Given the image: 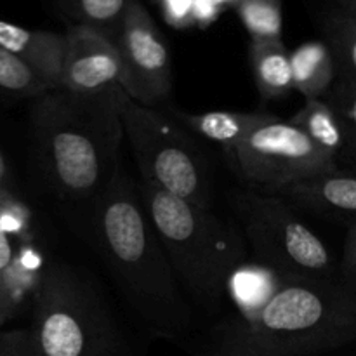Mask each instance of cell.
Wrapping results in <instances>:
<instances>
[{
	"mask_svg": "<svg viewBox=\"0 0 356 356\" xmlns=\"http://www.w3.org/2000/svg\"><path fill=\"white\" fill-rule=\"evenodd\" d=\"M353 341V291L336 278H287L261 309L221 320L200 356H315Z\"/></svg>",
	"mask_w": 356,
	"mask_h": 356,
	"instance_id": "cell-1",
	"label": "cell"
},
{
	"mask_svg": "<svg viewBox=\"0 0 356 356\" xmlns=\"http://www.w3.org/2000/svg\"><path fill=\"white\" fill-rule=\"evenodd\" d=\"M92 232L115 280L149 329L170 339L183 336L191 309L138 186L124 170L94 202Z\"/></svg>",
	"mask_w": 356,
	"mask_h": 356,
	"instance_id": "cell-2",
	"label": "cell"
},
{
	"mask_svg": "<svg viewBox=\"0 0 356 356\" xmlns=\"http://www.w3.org/2000/svg\"><path fill=\"white\" fill-rule=\"evenodd\" d=\"M122 87L89 96L51 89L35 101V145L61 197L94 204L122 170Z\"/></svg>",
	"mask_w": 356,
	"mask_h": 356,
	"instance_id": "cell-3",
	"label": "cell"
},
{
	"mask_svg": "<svg viewBox=\"0 0 356 356\" xmlns=\"http://www.w3.org/2000/svg\"><path fill=\"white\" fill-rule=\"evenodd\" d=\"M146 212L181 284L197 301L216 305L228 296L229 278L249 261L245 236L209 207L183 200L143 181Z\"/></svg>",
	"mask_w": 356,
	"mask_h": 356,
	"instance_id": "cell-4",
	"label": "cell"
},
{
	"mask_svg": "<svg viewBox=\"0 0 356 356\" xmlns=\"http://www.w3.org/2000/svg\"><path fill=\"white\" fill-rule=\"evenodd\" d=\"M37 356H132L110 308L75 268H45L28 329Z\"/></svg>",
	"mask_w": 356,
	"mask_h": 356,
	"instance_id": "cell-5",
	"label": "cell"
},
{
	"mask_svg": "<svg viewBox=\"0 0 356 356\" xmlns=\"http://www.w3.org/2000/svg\"><path fill=\"white\" fill-rule=\"evenodd\" d=\"M120 117L143 181L211 209L212 167L183 125L156 108L136 103L125 92L120 96Z\"/></svg>",
	"mask_w": 356,
	"mask_h": 356,
	"instance_id": "cell-6",
	"label": "cell"
},
{
	"mask_svg": "<svg viewBox=\"0 0 356 356\" xmlns=\"http://www.w3.org/2000/svg\"><path fill=\"white\" fill-rule=\"evenodd\" d=\"M229 198L257 263L285 278H334L332 254L291 202L254 190L233 191Z\"/></svg>",
	"mask_w": 356,
	"mask_h": 356,
	"instance_id": "cell-7",
	"label": "cell"
},
{
	"mask_svg": "<svg viewBox=\"0 0 356 356\" xmlns=\"http://www.w3.org/2000/svg\"><path fill=\"white\" fill-rule=\"evenodd\" d=\"M226 153L250 190L268 195H280L292 184L339 170L336 162L284 118L259 127Z\"/></svg>",
	"mask_w": 356,
	"mask_h": 356,
	"instance_id": "cell-8",
	"label": "cell"
},
{
	"mask_svg": "<svg viewBox=\"0 0 356 356\" xmlns=\"http://www.w3.org/2000/svg\"><path fill=\"white\" fill-rule=\"evenodd\" d=\"M113 40L120 52L124 92L159 110L172 96V61L165 37L141 0H131Z\"/></svg>",
	"mask_w": 356,
	"mask_h": 356,
	"instance_id": "cell-9",
	"label": "cell"
},
{
	"mask_svg": "<svg viewBox=\"0 0 356 356\" xmlns=\"http://www.w3.org/2000/svg\"><path fill=\"white\" fill-rule=\"evenodd\" d=\"M58 89L101 94L122 87V59L110 35L87 26H68Z\"/></svg>",
	"mask_w": 356,
	"mask_h": 356,
	"instance_id": "cell-10",
	"label": "cell"
},
{
	"mask_svg": "<svg viewBox=\"0 0 356 356\" xmlns=\"http://www.w3.org/2000/svg\"><path fill=\"white\" fill-rule=\"evenodd\" d=\"M292 205L327 219L356 225V176L336 172L322 174L285 188L280 193Z\"/></svg>",
	"mask_w": 356,
	"mask_h": 356,
	"instance_id": "cell-11",
	"label": "cell"
},
{
	"mask_svg": "<svg viewBox=\"0 0 356 356\" xmlns=\"http://www.w3.org/2000/svg\"><path fill=\"white\" fill-rule=\"evenodd\" d=\"M65 44V35L28 30L0 19V45L37 70L54 89H58L61 80Z\"/></svg>",
	"mask_w": 356,
	"mask_h": 356,
	"instance_id": "cell-12",
	"label": "cell"
},
{
	"mask_svg": "<svg viewBox=\"0 0 356 356\" xmlns=\"http://www.w3.org/2000/svg\"><path fill=\"white\" fill-rule=\"evenodd\" d=\"M176 120L184 127L197 132L207 141L218 143L225 149L235 148L247 136L263 125L278 120L280 117L270 111H207V113H186L181 110H170Z\"/></svg>",
	"mask_w": 356,
	"mask_h": 356,
	"instance_id": "cell-13",
	"label": "cell"
},
{
	"mask_svg": "<svg viewBox=\"0 0 356 356\" xmlns=\"http://www.w3.org/2000/svg\"><path fill=\"white\" fill-rule=\"evenodd\" d=\"M249 58L261 99L277 101L294 90L291 52L282 38H250Z\"/></svg>",
	"mask_w": 356,
	"mask_h": 356,
	"instance_id": "cell-14",
	"label": "cell"
},
{
	"mask_svg": "<svg viewBox=\"0 0 356 356\" xmlns=\"http://www.w3.org/2000/svg\"><path fill=\"white\" fill-rule=\"evenodd\" d=\"M292 83L306 99H325L337 80L334 56L325 40H309L291 52Z\"/></svg>",
	"mask_w": 356,
	"mask_h": 356,
	"instance_id": "cell-15",
	"label": "cell"
},
{
	"mask_svg": "<svg viewBox=\"0 0 356 356\" xmlns=\"http://www.w3.org/2000/svg\"><path fill=\"white\" fill-rule=\"evenodd\" d=\"M287 280L261 263H249L233 273L228 284V296L236 305L238 315H250L263 308Z\"/></svg>",
	"mask_w": 356,
	"mask_h": 356,
	"instance_id": "cell-16",
	"label": "cell"
},
{
	"mask_svg": "<svg viewBox=\"0 0 356 356\" xmlns=\"http://www.w3.org/2000/svg\"><path fill=\"white\" fill-rule=\"evenodd\" d=\"M289 122L337 165L343 155L344 138L339 120L325 99H306L305 106Z\"/></svg>",
	"mask_w": 356,
	"mask_h": 356,
	"instance_id": "cell-17",
	"label": "cell"
},
{
	"mask_svg": "<svg viewBox=\"0 0 356 356\" xmlns=\"http://www.w3.org/2000/svg\"><path fill=\"white\" fill-rule=\"evenodd\" d=\"M320 30L336 61L337 79L356 82V14L337 7L325 10Z\"/></svg>",
	"mask_w": 356,
	"mask_h": 356,
	"instance_id": "cell-18",
	"label": "cell"
},
{
	"mask_svg": "<svg viewBox=\"0 0 356 356\" xmlns=\"http://www.w3.org/2000/svg\"><path fill=\"white\" fill-rule=\"evenodd\" d=\"M68 26H87L97 31L117 35L131 0H52Z\"/></svg>",
	"mask_w": 356,
	"mask_h": 356,
	"instance_id": "cell-19",
	"label": "cell"
},
{
	"mask_svg": "<svg viewBox=\"0 0 356 356\" xmlns=\"http://www.w3.org/2000/svg\"><path fill=\"white\" fill-rule=\"evenodd\" d=\"M325 101L336 113L344 138V149L337 169L356 176V82L337 79Z\"/></svg>",
	"mask_w": 356,
	"mask_h": 356,
	"instance_id": "cell-20",
	"label": "cell"
},
{
	"mask_svg": "<svg viewBox=\"0 0 356 356\" xmlns=\"http://www.w3.org/2000/svg\"><path fill=\"white\" fill-rule=\"evenodd\" d=\"M54 89L37 70L0 45V90L13 96L38 97Z\"/></svg>",
	"mask_w": 356,
	"mask_h": 356,
	"instance_id": "cell-21",
	"label": "cell"
},
{
	"mask_svg": "<svg viewBox=\"0 0 356 356\" xmlns=\"http://www.w3.org/2000/svg\"><path fill=\"white\" fill-rule=\"evenodd\" d=\"M235 9L250 38H282V0H236Z\"/></svg>",
	"mask_w": 356,
	"mask_h": 356,
	"instance_id": "cell-22",
	"label": "cell"
},
{
	"mask_svg": "<svg viewBox=\"0 0 356 356\" xmlns=\"http://www.w3.org/2000/svg\"><path fill=\"white\" fill-rule=\"evenodd\" d=\"M0 225L10 236L26 238L30 229V214L21 202L10 197L9 191H0Z\"/></svg>",
	"mask_w": 356,
	"mask_h": 356,
	"instance_id": "cell-23",
	"label": "cell"
},
{
	"mask_svg": "<svg viewBox=\"0 0 356 356\" xmlns=\"http://www.w3.org/2000/svg\"><path fill=\"white\" fill-rule=\"evenodd\" d=\"M339 280L356 294V225L348 228L343 259L339 263Z\"/></svg>",
	"mask_w": 356,
	"mask_h": 356,
	"instance_id": "cell-24",
	"label": "cell"
},
{
	"mask_svg": "<svg viewBox=\"0 0 356 356\" xmlns=\"http://www.w3.org/2000/svg\"><path fill=\"white\" fill-rule=\"evenodd\" d=\"M0 356H37L28 330L0 332Z\"/></svg>",
	"mask_w": 356,
	"mask_h": 356,
	"instance_id": "cell-25",
	"label": "cell"
},
{
	"mask_svg": "<svg viewBox=\"0 0 356 356\" xmlns=\"http://www.w3.org/2000/svg\"><path fill=\"white\" fill-rule=\"evenodd\" d=\"M165 19L176 28H186L195 23L193 2L195 0H160Z\"/></svg>",
	"mask_w": 356,
	"mask_h": 356,
	"instance_id": "cell-26",
	"label": "cell"
},
{
	"mask_svg": "<svg viewBox=\"0 0 356 356\" xmlns=\"http://www.w3.org/2000/svg\"><path fill=\"white\" fill-rule=\"evenodd\" d=\"M14 257H16V252H14L13 240H10L9 233L0 225V273L6 271L14 263Z\"/></svg>",
	"mask_w": 356,
	"mask_h": 356,
	"instance_id": "cell-27",
	"label": "cell"
},
{
	"mask_svg": "<svg viewBox=\"0 0 356 356\" xmlns=\"http://www.w3.org/2000/svg\"><path fill=\"white\" fill-rule=\"evenodd\" d=\"M14 313H16V306H14L9 291H7L6 278L0 273V325L13 318Z\"/></svg>",
	"mask_w": 356,
	"mask_h": 356,
	"instance_id": "cell-28",
	"label": "cell"
},
{
	"mask_svg": "<svg viewBox=\"0 0 356 356\" xmlns=\"http://www.w3.org/2000/svg\"><path fill=\"white\" fill-rule=\"evenodd\" d=\"M7 184H9V172H7L6 159H3L2 152H0V191H6Z\"/></svg>",
	"mask_w": 356,
	"mask_h": 356,
	"instance_id": "cell-29",
	"label": "cell"
},
{
	"mask_svg": "<svg viewBox=\"0 0 356 356\" xmlns=\"http://www.w3.org/2000/svg\"><path fill=\"white\" fill-rule=\"evenodd\" d=\"M334 3H336L337 9L356 14V0H334Z\"/></svg>",
	"mask_w": 356,
	"mask_h": 356,
	"instance_id": "cell-30",
	"label": "cell"
},
{
	"mask_svg": "<svg viewBox=\"0 0 356 356\" xmlns=\"http://www.w3.org/2000/svg\"><path fill=\"white\" fill-rule=\"evenodd\" d=\"M212 2H216V3H232V6H235L236 0H212Z\"/></svg>",
	"mask_w": 356,
	"mask_h": 356,
	"instance_id": "cell-31",
	"label": "cell"
}]
</instances>
